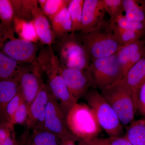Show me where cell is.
I'll return each instance as SVG.
<instances>
[{"instance_id": "6da1fadb", "label": "cell", "mask_w": 145, "mask_h": 145, "mask_svg": "<svg viewBox=\"0 0 145 145\" xmlns=\"http://www.w3.org/2000/svg\"><path fill=\"white\" fill-rule=\"evenodd\" d=\"M42 74L47 77V86L59 106L66 117L72 107L78 103L67 86L61 70L60 64L56 55L52 54L45 57L40 64Z\"/></svg>"}, {"instance_id": "7a4b0ae2", "label": "cell", "mask_w": 145, "mask_h": 145, "mask_svg": "<svg viewBox=\"0 0 145 145\" xmlns=\"http://www.w3.org/2000/svg\"><path fill=\"white\" fill-rule=\"evenodd\" d=\"M52 47L60 65L67 68L85 70L91 59L80 37L71 32L57 39Z\"/></svg>"}, {"instance_id": "3957f363", "label": "cell", "mask_w": 145, "mask_h": 145, "mask_svg": "<svg viewBox=\"0 0 145 145\" xmlns=\"http://www.w3.org/2000/svg\"><path fill=\"white\" fill-rule=\"evenodd\" d=\"M80 37L92 61L111 56L123 47L116 39L110 24L105 20Z\"/></svg>"}, {"instance_id": "277c9868", "label": "cell", "mask_w": 145, "mask_h": 145, "mask_svg": "<svg viewBox=\"0 0 145 145\" xmlns=\"http://www.w3.org/2000/svg\"><path fill=\"white\" fill-rule=\"evenodd\" d=\"M90 87L103 91L123 78L116 53L92 61L85 70Z\"/></svg>"}, {"instance_id": "5b68a950", "label": "cell", "mask_w": 145, "mask_h": 145, "mask_svg": "<svg viewBox=\"0 0 145 145\" xmlns=\"http://www.w3.org/2000/svg\"><path fill=\"white\" fill-rule=\"evenodd\" d=\"M68 127L73 135L87 140L97 137L101 127L94 111L88 105L77 103L66 117Z\"/></svg>"}, {"instance_id": "8992f818", "label": "cell", "mask_w": 145, "mask_h": 145, "mask_svg": "<svg viewBox=\"0 0 145 145\" xmlns=\"http://www.w3.org/2000/svg\"><path fill=\"white\" fill-rule=\"evenodd\" d=\"M101 93L116 112L123 125L133 121L137 111L136 104L131 91L120 80Z\"/></svg>"}, {"instance_id": "52a82bcc", "label": "cell", "mask_w": 145, "mask_h": 145, "mask_svg": "<svg viewBox=\"0 0 145 145\" xmlns=\"http://www.w3.org/2000/svg\"><path fill=\"white\" fill-rule=\"evenodd\" d=\"M88 105L93 110L101 128L109 137H121L123 127L110 105L96 89L88 91L84 96Z\"/></svg>"}, {"instance_id": "ba28073f", "label": "cell", "mask_w": 145, "mask_h": 145, "mask_svg": "<svg viewBox=\"0 0 145 145\" xmlns=\"http://www.w3.org/2000/svg\"><path fill=\"white\" fill-rule=\"evenodd\" d=\"M44 124L46 130L57 135L61 141L75 136L69 128L66 116L50 92L46 110Z\"/></svg>"}, {"instance_id": "9c48e42d", "label": "cell", "mask_w": 145, "mask_h": 145, "mask_svg": "<svg viewBox=\"0 0 145 145\" xmlns=\"http://www.w3.org/2000/svg\"><path fill=\"white\" fill-rule=\"evenodd\" d=\"M40 49L38 44L15 37L0 44V52L20 63H32Z\"/></svg>"}, {"instance_id": "30bf717a", "label": "cell", "mask_w": 145, "mask_h": 145, "mask_svg": "<svg viewBox=\"0 0 145 145\" xmlns=\"http://www.w3.org/2000/svg\"><path fill=\"white\" fill-rule=\"evenodd\" d=\"M50 93L47 85L44 82L29 108L26 122L29 129L32 130H45V116Z\"/></svg>"}, {"instance_id": "8fae6325", "label": "cell", "mask_w": 145, "mask_h": 145, "mask_svg": "<svg viewBox=\"0 0 145 145\" xmlns=\"http://www.w3.org/2000/svg\"><path fill=\"white\" fill-rule=\"evenodd\" d=\"M20 88L28 110L44 83L42 76L30 68L22 66L19 73Z\"/></svg>"}, {"instance_id": "7c38bea8", "label": "cell", "mask_w": 145, "mask_h": 145, "mask_svg": "<svg viewBox=\"0 0 145 145\" xmlns=\"http://www.w3.org/2000/svg\"><path fill=\"white\" fill-rule=\"evenodd\" d=\"M61 74L72 96L78 101L85 96L90 88L85 70L66 68L60 65Z\"/></svg>"}, {"instance_id": "4fadbf2b", "label": "cell", "mask_w": 145, "mask_h": 145, "mask_svg": "<svg viewBox=\"0 0 145 145\" xmlns=\"http://www.w3.org/2000/svg\"><path fill=\"white\" fill-rule=\"evenodd\" d=\"M105 13L103 0H84L81 30L82 34H88L102 23Z\"/></svg>"}, {"instance_id": "5bb4252c", "label": "cell", "mask_w": 145, "mask_h": 145, "mask_svg": "<svg viewBox=\"0 0 145 145\" xmlns=\"http://www.w3.org/2000/svg\"><path fill=\"white\" fill-rule=\"evenodd\" d=\"M145 53V40H141L123 46L116 53L123 77L139 61Z\"/></svg>"}, {"instance_id": "9a60e30c", "label": "cell", "mask_w": 145, "mask_h": 145, "mask_svg": "<svg viewBox=\"0 0 145 145\" xmlns=\"http://www.w3.org/2000/svg\"><path fill=\"white\" fill-rule=\"evenodd\" d=\"M32 20L34 22L40 44L46 46H52L56 41V39L51 24L39 7V3L36 5L33 8Z\"/></svg>"}, {"instance_id": "2e32d148", "label": "cell", "mask_w": 145, "mask_h": 145, "mask_svg": "<svg viewBox=\"0 0 145 145\" xmlns=\"http://www.w3.org/2000/svg\"><path fill=\"white\" fill-rule=\"evenodd\" d=\"M120 80L131 91L137 107L138 92L145 82V53Z\"/></svg>"}, {"instance_id": "e0dca14e", "label": "cell", "mask_w": 145, "mask_h": 145, "mask_svg": "<svg viewBox=\"0 0 145 145\" xmlns=\"http://www.w3.org/2000/svg\"><path fill=\"white\" fill-rule=\"evenodd\" d=\"M19 73L14 78L0 80L1 120H4L5 109L7 105L16 96L20 89Z\"/></svg>"}, {"instance_id": "ac0fdd59", "label": "cell", "mask_w": 145, "mask_h": 145, "mask_svg": "<svg viewBox=\"0 0 145 145\" xmlns=\"http://www.w3.org/2000/svg\"><path fill=\"white\" fill-rule=\"evenodd\" d=\"M56 39L71 33L72 23L68 7H65L50 20Z\"/></svg>"}, {"instance_id": "d6986e66", "label": "cell", "mask_w": 145, "mask_h": 145, "mask_svg": "<svg viewBox=\"0 0 145 145\" xmlns=\"http://www.w3.org/2000/svg\"><path fill=\"white\" fill-rule=\"evenodd\" d=\"M14 32L19 39L37 44L39 37L32 20L27 21L14 17L13 20Z\"/></svg>"}, {"instance_id": "ffe728a7", "label": "cell", "mask_w": 145, "mask_h": 145, "mask_svg": "<svg viewBox=\"0 0 145 145\" xmlns=\"http://www.w3.org/2000/svg\"><path fill=\"white\" fill-rule=\"evenodd\" d=\"M125 137L133 145H145V119L132 122Z\"/></svg>"}, {"instance_id": "44dd1931", "label": "cell", "mask_w": 145, "mask_h": 145, "mask_svg": "<svg viewBox=\"0 0 145 145\" xmlns=\"http://www.w3.org/2000/svg\"><path fill=\"white\" fill-rule=\"evenodd\" d=\"M15 17L24 20H32V11L38 3L36 0H10Z\"/></svg>"}, {"instance_id": "7402d4cb", "label": "cell", "mask_w": 145, "mask_h": 145, "mask_svg": "<svg viewBox=\"0 0 145 145\" xmlns=\"http://www.w3.org/2000/svg\"><path fill=\"white\" fill-rule=\"evenodd\" d=\"M22 67L20 63L0 52V80L14 78Z\"/></svg>"}, {"instance_id": "603a6c76", "label": "cell", "mask_w": 145, "mask_h": 145, "mask_svg": "<svg viewBox=\"0 0 145 145\" xmlns=\"http://www.w3.org/2000/svg\"><path fill=\"white\" fill-rule=\"evenodd\" d=\"M122 5L127 20L145 24V11L137 1L123 0Z\"/></svg>"}, {"instance_id": "cb8c5ba5", "label": "cell", "mask_w": 145, "mask_h": 145, "mask_svg": "<svg viewBox=\"0 0 145 145\" xmlns=\"http://www.w3.org/2000/svg\"><path fill=\"white\" fill-rule=\"evenodd\" d=\"M30 140L25 145H59L61 139L52 133L46 130H32Z\"/></svg>"}, {"instance_id": "d4e9b609", "label": "cell", "mask_w": 145, "mask_h": 145, "mask_svg": "<svg viewBox=\"0 0 145 145\" xmlns=\"http://www.w3.org/2000/svg\"><path fill=\"white\" fill-rule=\"evenodd\" d=\"M71 0H39L38 3L43 13L50 21L68 7Z\"/></svg>"}, {"instance_id": "484cf974", "label": "cell", "mask_w": 145, "mask_h": 145, "mask_svg": "<svg viewBox=\"0 0 145 145\" xmlns=\"http://www.w3.org/2000/svg\"><path fill=\"white\" fill-rule=\"evenodd\" d=\"M15 15L10 0H0V22L5 29L14 34L13 20Z\"/></svg>"}, {"instance_id": "4316f807", "label": "cell", "mask_w": 145, "mask_h": 145, "mask_svg": "<svg viewBox=\"0 0 145 145\" xmlns=\"http://www.w3.org/2000/svg\"><path fill=\"white\" fill-rule=\"evenodd\" d=\"M112 28L116 39L122 46H125L140 40L145 35L144 33L130 31L122 28L117 24Z\"/></svg>"}, {"instance_id": "83f0119b", "label": "cell", "mask_w": 145, "mask_h": 145, "mask_svg": "<svg viewBox=\"0 0 145 145\" xmlns=\"http://www.w3.org/2000/svg\"><path fill=\"white\" fill-rule=\"evenodd\" d=\"M84 1V0H71L68 6V9L72 21L71 32L75 33L81 30Z\"/></svg>"}, {"instance_id": "f1b7e54d", "label": "cell", "mask_w": 145, "mask_h": 145, "mask_svg": "<svg viewBox=\"0 0 145 145\" xmlns=\"http://www.w3.org/2000/svg\"><path fill=\"white\" fill-rule=\"evenodd\" d=\"M104 8L110 17V25L112 27L117 23L118 18L123 14V0H103Z\"/></svg>"}, {"instance_id": "f546056e", "label": "cell", "mask_w": 145, "mask_h": 145, "mask_svg": "<svg viewBox=\"0 0 145 145\" xmlns=\"http://www.w3.org/2000/svg\"><path fill=\"white\" fill-rule=\"evenodd\" d=\"M84 141L90 145H133L125 137H109L108 138L95 137Z\"/></svg>"}, {"instance_id": "4dcf8cb0", "label": "cell", "mask_w": 145, "mask_h": 145, "mask_svg": "<svg viewBox=\"0 0 145 145\" xmlns=\"http://www.w3.org/2000/svg\"><path fill=\"white\" fill-rule=\"evenodd\" d=\"M23 100L20 89L16 96L8 103L5 107L4 114V120L9 123L12 122L14 114Z\"/></svg>"}, {"instance_id": "1f68e13d", "label": "cell", "mask_w": 145, "mask_h": 145, "mask_svg": "<svg viewBox=\"0 0 145 145\" xmlns=\"http://www.w3.org/2000/svg\"><path fill=\"white\" fill-rule=\"evenodd\" d=\"M116 24L125 29L145 34V24L129 20L123 14L119 16Z\"/></svg>"}, {"instance_id": "d6a6232c", "label": "cell", "mask_w": 145, "mask_h": 145, "mask_svg": "<svg viewBox=\"0 0 145 145\" xmlns=\"http://www.w3.org/2000/svg\"><path fill=\"white\" fill-rule=\"evenodd\" d=\"M28 114V107L23 99L18 110L14 114L11 124L14 125L26 123Z\"/></svg>"}, {"instance_id": "836d02e7", "label": "cell", "mask_w": 145, "mask_h": 145, "mask_svg": "<svg viewBox=\"0 0 145 145\" xmlns=\"http://www.w3.org/2000/svg\"><path fill=\"white\" fill-rule=\"evenodd\" d=\"M11 123L5 120L0 121V144H2L9 136L15 133L14 127Z\"/></svg>"}, {"instance_id": "e575fe53", "label": "cell", "mask_w": 145, "mask_h": 145, "mask_svg": "<svg viewBox=\"0 0 145 145\" xmlns=\"http://www.w3.org/2000/svg\"><path fill=\"white\" fill-rule=\"evenodd\" d=\"M137 110L145 116V82L140 88L137 101Z\"/></svg>"}, {"instance_id": "d590c367", "label": "cell", "mask_w": 145, "mask_h": 145, "mask_svg": "<svg viewBox=\"0 0 145 145\" xmlns=\"http://www.w3.org/2000/svg\"><path fill=\"white\" fill-rule=\"evenodd\" d=\"M27 135L25 133L18 140L16 139L15 133H14L0 145H25L27 141Z\"/></svg>"}, {"instance_id": "8d00e7d4", "label": "cell", "mask_w": 145, "mask_h": 145, "mask_svg": "<svg viewBox=\"0 0 145 145\" xmlns=\"http://www.w3.org/2000/svg\"><path fill=\"white\" fill-rule=\"evenodd\" d=\"M59 145H85L84 140L76 136L70 139L61 141Z\"/></svg>"}, {"instance_id": "74e56055", "label": "cell", "mask_w": 145, "mask_h": 145, "mask_svg": "<svg viewBox=\"0 0 145 145\" xmlns=\"http://www.w3.org/2000/svg\"><path fill=\"white\" fill-rule=\"evenodd\" d=\"M10 38L8 31H7L0 22V44Z\"/></svg>"}, {"instance_id": "f35d334b", "label": "cell", "mask_w": 145, "mask_h": 145, "mask_svg": "<svg viewBox=\"0 0 145 145\" xmlns=\"http://www.w3.org/2000/svg\"><path fill=\"white\" fill-rule=\"evenodd\" d=\"M137 3H139L142 8L144 9L145 11V0H143V1H137Z\"/></svg>"}, {"instance_id": "ab89813d", "label": "cell", "mask_w": 145, "mask_h": 145, "mask_svg": "<svg viewBox=\"0 0 145 145\" xmlns=\"http://www.w3.org/2000/svg\"><path fill=\"white\" fill-rule=\"evenodd\" d=\"M84 142L85 144V145H90L89 144H88V143H87L86 142H85V141H84Z\"/></svg>"}]
</instances>
